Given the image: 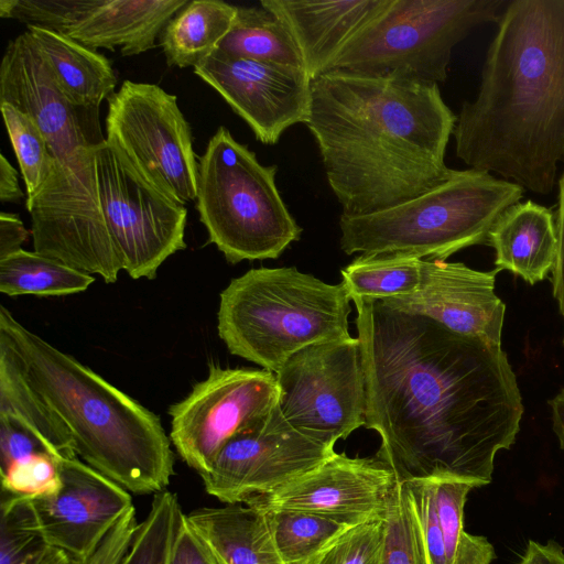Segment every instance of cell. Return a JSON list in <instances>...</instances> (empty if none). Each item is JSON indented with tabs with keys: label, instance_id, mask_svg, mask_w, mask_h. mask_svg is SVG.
I'll list each match as a JSON object with an SVG mask.
<instances>
[{
	"label": "cell",
	"instance_id": "5bb4252c",
	"mask_svg": "<svg viewBox=\"0 0 564 564\" xmlns=\"http://www.w3.org/2000/svg\"><path fill=\"white\" fill-rule=\"evenodd\" d=\"M335 453L302 433L276 403L223 447L200 476L205 491L224 505L245 503L316 467Z\"/></svg>",
	"mask_w": 564,
	"mask_h": 564
},
{
	"label": "cell",
	"instance_id": "44dd1931",
	"mask_svg": "<svg viewBox=\"0 0 564 564\" xmlns=\"http://www.w3.org/2000/svg\"><path fill=\"white\" fill-rule=\"evenodd\" d=\"M187 0H96L64 34L91 48L132 56L155 47L156 37Z\"/></svg>",
	"mask_w": 564,
	"mask_h": 564
},
{
	"label": "cell",
	"instance_id": "cb8c5ba5",
	"mask_svg": "<svg viewBox=\"0 0 564 564\" xmlns=\"http://www.w3.org/2000/svg\"><path fill=\"white\" fill-rule=\"evenodd\" d=\"M26 30L75 106L99 110L100 104L116 93L117 77L105 55L55 31L34 25Z\"/></svg>",
	"mask_w": 564,
	"mask_h": 564
},
{
	"label": "cell",
	"instance_id": "f6af8a7d",
	"mask_svg": "<svg viewBox=\"0 0 564 564\" xmlns=\"http://www.w3.org/2000/svg\"><path fill=\"white\" fill-rule=\"evenodd\" d=\"M29 231L15 214H0V259L19 251L28 239Z\"/></svg>",
	"mask_w": 564,
	"mask_h": 564
},
{
	"label": "cell",
	"instance_id": "d6a6232c",
	"mask_svg": "<svg viewBox=\"0 0 564 564\" xmlns=\"http://www.w3.org/2000/svg\"><path fill=\"white\" fill-rule=\"evenodd\" d=\"M384 518L381 564H426L404 481H397Z\"/></svg>",
	"mask_w": 564,
	"mask_h": 564
},
{
	"label": "cell",
	"instance_id": "5b68a950",
	"mask_svg": "<svg viewBox=\"0 0 564 564\" xmlns=\"http://www.w3.org/2000/svg\"><path fill=\"white\" fill-rule=\"evenodd\" d=\"M350 297L294 267L251 269L220 293L217 329L227 349L276 373L295 352L344 340Z\"/></svg>",
	"mask_w": 564,
	"mask_h": 564
},
{
	"label": "cell",
	"instance_id": "60d3db41",
	"mask_svg": "<svg viewBox=\"0 0 564 564\" xmlns=\"http://www.w3.org/2000/svg\"><path fill=\"white\" fill-rule=\"evenodd\" d=\"M138 524L133 507L118 520L94 552L79 564H121L130 549Z\"/></svg>",
	"mask_w": 564,
	"mask_h": 564
},
{
	"label": "cell",
	"instance_id": "7bdbcfd3",
	"mask_svg": "<svg viewBox=\"0 0 564 564\" xmlns=\"http://www.w3.org/2000/svg\"><path fill=\"white\" fill-rule=\"evenodd\" d=\"M556 260L552 270V291L564 318V173L558 181V207L555 214ZM564 345V338H563Z\"/></svg>",
	"mask_w": 564,
	"mask_h": 564
},
{
	"label": "cell",
	"instance_id": "6da1fadb",
	"mask_svg": "<svg viewBox=\"0 0 564 564\" xmlns=\"http://www.w3.org/2000/svg\"><path fill=\"white\" fill-rule=\"evenodd\" d=\"M365 372V426L398 480L490 484L496 454L523 415L501 346L455 333L387 301L352 299Z\"/></svg>",
	"mask_w": 564,
	"mask_h": 564
},
{
	"label": "cell",
	"instance_id": "9a60e30c",
	"mask_svg": "<svg viewBox=\"0 0 564 564\" xmlns=\"http://www.w3.org/2000/svg\"><path fill=\"white\" fill-rule=\"evenodd\" d=\"M57 465L61 486L56 491L11 497L26 525L46 545L80 562L134 506L129 491L77 456L57 459Z\"/></svg>",
	"mask_w": 564,
	"mask_h": 564
},
{
	"label": "cell",
	"instance_id": "277c9868",
	"mask_svg": "<svg viewBox=\"0 0 564 564\" xmlns=\"http://www.w3.org/2000/svg\"><path fill=\"white\" fill-rule=\"evenodd\" d=\"M0 352L69 431L83 462L135 495L166 490L174 453L160 417L0 306Z\"/></svg>",
	"mask_w": 564,
	"mask_h": 564
},
{
	"label": "cell",
	"instance_id": "ab89813d",
	"mask_svg": "<svg viewBox=\"0 0 564 564\" xmlns=\"http://www.w3.org/2000/svg\"><path fill=\"white\" fill-rule=\"evenodd\" d=\"M37 454L53 455L44 442L17 417L0 413V471Z\"/></svg>",
	"mask_w": 564,
	"mask_h": 564
},
{
	"label": "cell",
	"instance_id": "ffe728a7",
	"mask_svg": "<svg viewBox=\"0 0 564 564\" xmlns=\"http://www.w3.org/2000/svg\"><path fill=\"white\" fill-rule=\"evenodd\" d=\"M389 3L390 0L260 1L290 31L311 79L321 75Z\"/></svg>",
	"mask_w": 564,
	"mask_h": 564
},
{
	"label": "cell",
	"instance_id": "8fae6325",
	"mask_svg": "<svg viewBox=\"0 0 564 564\" xmlns=\"http://www.w3.org/2000/svg\"><path fill=\"white\" fill-rule=\"evenodd\" d=\"M279 408L302 433L334 447L365 425V372L358 337L308 346L275 373Z\"/></svg>",
	"mask_w": 564,
	"mask_h": 564
},
{
	"label": "cell",
	"instance_id": "484cf974",
	"mask_svg": "<svg viewBox=\"0 0 564 564\" xmlns=\"http://www.w3.org/2000/svg\"><path fill=\"white\" fill-rule=\"evenodd\" d=\"M217 50L234 57L303 67L285 24L260 3L237 6L232 25Z\"/></svg>",
	"mask_w": 564,
	"mask_h": 564
},
{
	"label": "cell",
	"instance_id": "603a6c76",
	"mask_svg": "<svg viewBox=\"0 0 564 564\" xmlns=\"http://www.w3.org/2000/svg\"><path fill=\"white\" fill-rule=\"evenodd\" d=\"M186 519L204 545L227 564H284L263 512L253 506L204 507L187 513Z\"/></svg>",
	"mask_w": 564,
	"mask_h": 564
},
{
	"label": "cell",
	"instance_id": "836d02e7",
	"mask_svg": "<svg viewBox=\"0 0 564 564\" xmlns=\"http://www.w3.org/2000/svg\"><path fill=\"white\" fill-rule=\"evenodd\" d=\"M384 516L355 524L339 534L311 564H381Z\"/></svg>",
	"mask_w": 564,
	"mask_h": 564
},
{
	"label": "cell",
	"instance_id": "30bf717a",
	"mask_svg": "<svg viewBox=\"0 0 564 564\" xmlns=\"http://www.w3.org/2000/svg\"><path fill=\"white\" fill-rule=\"evenodd\" d=\"M106 140L156 189L185 205L197 197L198 160L175 95L124 80L108 99Z\"/></svg>",
	"mask_w": 564,
	"mask_h": 564
},
{
	"label": "cell",
	"instance_id": "74e56055",
	"mask_svg": "<svg viewBox=\"0 0 564 564\" xmlns=\"http://www.w3.org/2000/svg\"><path fill=\"white\" fill-rule=\"evenodd\" d=\"M1 474L2 494L15 497H39L56 491L61 486L57 458L37 454L17 462Z\"/></svg>",
	"mask_w": 564,
	"mask_h": 564
},
{
	"label": "cell",
	"instance_id": "8d00e7d4",
	"mask_svg": "<svg viewBox=\"0 0 564 564\" xmlns=\"http://www.w3.org/2000/svg\"><path fill=\"white\" fill-rule=\"evenodd\" d=\"M48 545L24 522L14 500L2 494L0 564H35Z\"/></svg>",
	"mask_w": 564,
	"mask_h": 564
},
{
	"label": "cell",
	"instance_id": "f35d334b",
	"mask_svg": "<svg viewBox=\"0 0 564 564\" xmlns=\"http://www.w3.org/2000/svg\"><path fill=\"white\" fill-rule=\"evenodd\" d=\"M438 521L443 531L448 564H454L460 536L464 532V506L467 495L478 486L459 479H432Z\"/></svg>",
	"mask_w": 564,
	"mask_h": 564
},
{
	"label": "cell",
	"instance_id": "3957f363",
	"mask_svg": "<svg viewBox=\"0 0 564 564\" xmlns=\"http://www.w3.org/2000/svg\"><path fill=\"white\" fill-rule=\"evenodd\" d=\"M474 101L453 132L456 155L533 193L564 163V0H511L497 21Z\"/></svg>",
	"mask_w": 564,
	"mask_h": 564
},
{
	"label": "cell",
	"instance_id": "4fadbf2b",
	"mask_svg": "<svg viewBox=\"0 0 564 564\" xmlns=\"http://www.w3.org/2000/svg\"><path fill=\"white\" fill-rule=\"evenodd\" d=\"M278 400L275 373L210 365L207 378L170 406L171 442L182 460L203 476L228 441Z\"/></svg>",
	"mask_w": 564,
	"mask_h": 564
},
{
	"label": "cell",
	"instance_id": "f1b7e54d",
	"mask_svg": "<svg viewBox=\"0 0 564 564\" xmlns=\"http://www.w3.org/2000/svg\"><path fill=\"white\" fill-rule=\"evenodd\" d=\"M94 275L36 251L20 249L0 259V292L9 295L61 296L83 292Z\"/></svg>",
	"mask_w": 564,
	"mask_h": 564
},
{
	"label": "cell",
	"instance_id": "83f0119b",
	"mask_svg": "<svg viewBox=\"0 0 564 564\" xmlns=\"http://www.w3.org/2000/svg\"><path fill=\"white\" fill-rule=\"evenodd\" d=\"M0 413L17 417L44 442L57 459L77 456L73 437L65 424L2 352H0Z\"/></svg>",
	"mask_w": 564,
	"mask_h": 564
},
{
	"label": "cell",
	"instance_id": "9c48e42d",
	"mask_svg": "<svg viewBox=\"0 0 564 564\" xmlns=\"http://www.w3.org/2000/svg\"><path fill=\"white\" fill-rule=\"evenodd\" d=\"M97 148L68 165L55 161L25 207L34 251L115 283L123 269L99 197Z\"/></svg>",
	"mask_w": 564,
	"mask_h": 564
},
{
	"label": "cell",
	"instance_id": "7a4b0ae2",
	"mask_svg": "<svg viewBox=\"0 0 564 564\" xmlns=\"http://www.w3.org/2000/svg\"><path fill=\"white\" fill-rule=\"evenodd\" d=\"M456 122L435 83L339 72L311 80L306 126L346 215L384 210L445 182Z\"/></svg>",
	"mask_w": 564,
	"mask_h": 564
},
{
	"label": "cell",
	"instance_id": "2e32d148",
	"mask_svg": "<svg viewBox=\"0 0 564 564\" xmlns=\"http://www.w3.org/2000/svg\"><path fill=\"white\" fill-rule=\"evenodd\" d=\"M29 116L56 161L68 165L102 144L99 110L75 106L63 93L26 30L9 41L0 65V104Z\"/></svg>",
	"mask_w": 564,
	"mask_h": 564
},
{
	"label": "cell",
	"instance_id": "e0dca14e",
	"mask_svg": "<svg viewBox=\"0 0 564 564\" xmlns=\"http://www.w3.org/2000/svg\"><path fill=\"white\" fill-rule=\"evenodd\" d=\"M194 68L253 131L272 145L308 120L311 77L303 67L230 56L216 50Z\"/></svg>",
	"mask_w": 564,
	"mask_h": 564
},
{
	"label": "cell",
	"instance_id": "ee69618b",
	"mask_svg": "<svg viewBox=\"0 0 564 564\" xmlns=\"http://www.w3.org/2000/svg\"><path fill=\"white\" fill-rule=\"evenodd\" d=\"M495 557V549L485 536L464 531L454 564H490Z\"/></svg>",
	"mask_w": 564,
	"mask_h": 564
},
{
	"label": "cell",
	"instance_id": "4dcf8cb0",
	"mask_svg": "<svg viewBox=\"0 0 564 564\" xmlns=\"http://www.w3.org/2000/svg\"><path fill=\"white\" fill-rule=\"evenodd\" d=\"M184 512L177 496L167 489L153 495L145 518L139 522L121 564H169L175 532Z\"/></svg>",
	"mask_w": 564,
	"mask_h": 564
},
{
	"label": "cell",
	"instance_id": "f546056e",
	"mask_svg": "<svg viewBox=\"0 0 564 564\" xmlns=\"http://www.w3.org/2000/svg\"><path fill=\"white\" fill-rule=\"evenodd\" d=\"M260 510L284 564H311L339 534L351 527L307 511Z\"/></svg>",
	"mask_w": 564,
	"mask_h": 564
},
{
	"label": "cell",
	"instance_id": "b9f144b4",
	"mask_svg": "<svg viewBox=\"0 0 564 564\" xmlns=\"http://www.w3.org/2000/svg\"><path fill=\"white\" fill-rule=\"evenodd\" d=\"M169 564H214L210 554L183 513L172 544Z\"/></svg>",
	"mask_w": 564,
	"mask_h": 564
},
{
	"label": "cell",
	"instance_id": "7c38bea8",
	"mask_svg": "<svg viewBox=\"0 0 564 564\" xmlns=\"http://www.w3.org/2000/svg\"><path fill=\"white\" fill-rule=\"evenodd\" d=\"M99 197L122 261L132 278H155L172 254L186 248L187 209L152 186L123 152L105 141L96 150Z\"/></svg>",
	"mask_w": 564,
	"mask_h": 564
},
{
	"label": "cell",
	"instance_id": "bcb514c9",
	"mask_svg": "<svg viewBox=\"0 0 564 564\" xmlns=\"http://www.w3.org/2000/svg\"><path fill=\"white\" fill-rule=\"evenodd\" d=\"M519 564H564V551L554 540L546 544L530 540Z\"/></svg>",
	"mask_w": 564,
	"mask_h": 564
},
{
	"label": "cell",
	"instance_id": "4316f807",
	"mask_svg": "<svg viewBox=\"0 0 564 564\" xmlns=\"http://www.w3.org/2000/svg\"><path fill=\"white\" fill-rule=\"evenodd\" d=\"M424 259L406 253L360 254L341 270L350 300H394L419 290Z\"/></svg>",
	"mask_w": 564,
	"mask_h": 564
},
{
	"label": "cell",
	"instance_id": "1f68e13d",
	"mask_svg": "<svg viewBox=\"0 0 564 564\" xmlns=\"http://www.w3.org/2000/svg\"><path fill=\"white\" fill-rule=\"evenodd\" d=\"M4 126L26 187V197L34 195L45 182L56 161L47 141L26 115L9 104H0Z\"/></svg>",
	"mask_w": 564,
	"mask_h": 564
},
{
	"label": "cell",
	"instance_id": "7402d4cb",
	"mask_svg": "<svg viewBox=\"0 0 564 564\" xmlns=\"http://www.w3.org/2000/svg\"><path fill=\"white\" fill-rule=\"evenodd\" d=\"M496 269L533 285L552 272L556 260L555 215L531 199L510 206L489 232Z\"/></svg>",
	"mask_w": 564,
	"mask_h": 564
},
{
	"label": "cell",
	"instance_id": "681fc988",
	"mask_svg": "<svg viewBox=\"0 0 564 564\" xmlns=\"http://www.w3.org/2000/svg\"><path fill=\"white\" fill-rule=\"evenodd\" d=\"M80 562L58 549L47 546L35 564H79Z\"/></svg>",
	"mask_w": 564,
	"mask_h": 564
},
{
	"label": "cell",
	"instance_id": "d6986e66",
	"mask_svg": "<svg viewBox=\"0 0 564 564\" xmlns=\"http://www.w3.org/2000/svg\"><path fill=\"white\" fill-rule=\"evenodd\" d=\"M499 272L424 260L415 294L381 301L426 315L460 335L501 346L506 304L495 292Z\"/></svg>",
	"mask_w": 564,
	"mask_h": 564
},
{
	"label": "cell",
	"instance_id": "d590c367",
	"mask_svg": "<svg viewBox=\"0 0 564 564\" xmlns=\"http://www.w3.org/2000/svg\"><path fill=\"white\" fill-rule=\"evenodd\" d=\"M402 481V480H401ZM426 564H448L432 479L404 480Z\"/></svg>",
	"mask_w": 564,
	"mask_h": 564
},
{
	"label": "cell",
	"instance_id": "d4e9b609",
	"mask_svg": "<svg viewBox=\"0 0 564 564\" xmlns=\"http://www.w3.org/2000/svg\"><path fill=\"white\" fill-rule=\"evenodd\" d=\"M237 6L219 0H193L164 26L159 40L167 65L195 67L229 32Z\"/></svg>",
	"mask_w": 564,
	"mask_h": 564
},
{
	"label": "cell",
	"instance_id": "ac0fdd59",
	"mask_svg": "<svg viewBox=\"0 0 564 564\" xmlns=\"http://www.w3.org/2000/svg\"><path fill=\"white\" fill-rule=\"evenodd\" d=\"M398 479L378 457L334 453L326 460L246 505L307 511L355 525L384 516Z\"/></svg>",
	"mask_w": 564,
	"mask_h": 564
},
{
	"label": "cell",
	"instance_id": "52a82bcc",
	"mask_svg": "<svg viewBox=\"0 0 564 564\" xmlns=\"http://www.w3.org/2000/svg\"><path fill=\"white\" fill-rule=\"evenodd\" d=\"M276 172L225 127L198 158L196 209L228 262L275 259L300 239L302 228L279 193Z\"/></svg>",
	"mask_w": 564,
	"mask_h": 564
},
{
	"label": "cell",
	"instance_id": "f907efd6",
	"mask_svg": "<svg viewBox=\"0 0 564 564\" xmlns=\"http://www.w3.org/2000/svg\"><path fill=\"white\" fill-rule=\"evenodd\" d=\"M204 544V543H203ZM207 549V547H206ZM209 554H210V557L213 560V563L214 564H227L223 558H220L217 554H215L214 552H212L209 549H207Z\"/></svg>",
	"mask_w": 564,
	"mask_h": 564
},
{
	"label": "cell",
	"instance_id": "c3c4849f",
	"mask_svg": "<svg viewBox=\"0 0 564 564\" xmlns=\"http://www.w3.org/2000/svg\"><path fill=\"white\" fill-rule=\"evenodd\" d=\"M552 414V429L555 433L560 447L564 451V389L554 398L549 400Z\"/></svg>",
	"mask_w": 564,
	"mask_h": 564
},
{
	"label": "cell",
	"instance_id": "ba28073f",
	"mask_svg": "<svg viewBox=\"0 0 564 564\" xmlns=\"http://www.w3.org/2000/svg\"><path fill=\"white\" fill-rule=\"evenodd\" d=\"M507 3L505 0H390L323 73L445 82L454 46L476 26L497 23Z\"/></svg>",
	"mask_w": 564,
	"mask_h": 564
},
{
	"label": "cell",
	"instance_id": "8992f818",
	"mask_svg": "<svg viewBox=\"0 0 564 564\" xmlns=\"http://www.w3.org/2000/svg\"><path fill=\"white\" fill-rule=\"evenodd\" d=\"M523 187L474 169L453 170L431 191L405 203L366 215L339 217L346 254L406 253L442 260L488 245L499 217L520 202Z\"/></svg>",
	"mask_w": 564,
	"mask_h": 564
},
{
	"label": "cell",
	"instance_id": "e575fe53",
	"mask_svg": "<svg viewBox=\"0 0 564 564\" xmlns=\"http://www.w3.org/2000/svg\"><path fill=\"white\" fill-rule=\"evenodd\" d=\"M96 0H0V17L64 34Z\"/></svg>",
	"mask_w": 564,
	"mask_h": 564
},
{
	"label": "cell",
	"instance_id": "7dc6e473",
	"mask_svg": "<svg viewBox=\"0 0 564 564\" xmlns=\"http://www.w3.org/2000/svg\"><path fill=\"white\" fill-rule=\"evenodd\" d=\"M24 196L18 180V173L7 158L0 155V200L18 203Z\"/></svg>",
	"mask_w": 564,
	"mask_h": 564
}]
</instances>
